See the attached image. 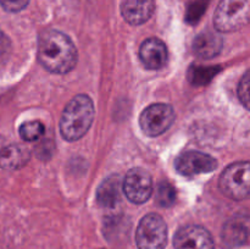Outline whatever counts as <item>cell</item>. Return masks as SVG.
<instances>
[{"label":"cell","mask_w":250,"mask_h":249,"mask_svg":"<svg viewBox=\"0 0 250 249\" xmlns=\"http://www.w3.org/2000/svg\"><path fill=\"white\" fill-rule=\"evenodd\" d=\"M77 49L68 36L56 29H48L39 36L38 60L51 73L65 75L77 63Z\"/></svg>","instance_id":"obj_1"},{"label":"cell","mask_w":250,"mask_h":249,"mask_svg":"<svg viewBox=\"0 0 250 249\" xmlns=\"http://www.w3.org/2000/svg\"><path fill=\"white\" fill-rule=\"evenodd\" d=\"M94 104L88 95H76L62 112L60 120V133L63 139L75 142L82 138L90 128L94 120Z\"/></svg>","instance_id":"obj_2"},{"label":"cell","mask_w":250,"mask_h":249,"mask_svg":"<svg viewBox=\"0 0 250 249\" xmlns=\"http://www.w3.org/2000/svg\"><path fill=\"white\" fill-rule=\"evenodd\" d=\"M219 188L224 195L233 200L250 198V163L238 161L227 166L219 180Z\"/></svg>","instance_id":"obj_3"},{"label":"cell","mask_w":250,"mask_h":249,"mask_svg":"<svg viewBox=\"0 0 250 249\" xmlns=\"http://www.w3.org/2000/svg\"><path fill=\"white\" fill-rule=\"evenodd\" d=\"M250 21V0H221L214 16L219 32H234Z\"/></svg>","instance_id":"obj_4"},{"label":"cell","mask_w":250,"mask_h":249,"mask_svg":"<svg viewBox=\"0 0 250 249\" xmlns=\"http://www.w3.org/2000/svg\"><path fill=\"white\" fill-rule=\"evenodd\" d=\"M167 242V226L160 215L151 212L139 222L136 231L138 249H165Z\"/></svg>","instance_id":"obj_5"},{"label":"cell","mask_w":250,"mask_h":249,"mask_svg":"<svg viewBox=\"0 0 250 249\" xmlns=\"http://www.w3.org/2000/svg\"><path fill=\"white\" fill-rule=\"evenodd\" d=\"M175 121V111L168 104H153L141 115L139 124L146 136L158 137L167 131Z\"/></svg>","instance_id":"obj_6"},{"label":"cell","mask_w":250,"mask_h":249,"mask_svg":"<svg viewBox=\"0 0 250 249\" xmlns=\"http://www.w3.org/2000/svg\"><path fill=\"white\" fill-rule=\"evenodd\" d=\"M154 190L150 173L141 167L131 168L124 180V193L134 204H143L151 197Z\"/></svg>","instance_id":"obj_7"},{"label":"cell","mask_w":250,"mask_h":249,"mask_svg":"<svg viewBox=\"0 0 250 249\" xmlns=\"http://www.w3.org/2000/svg\"><path fill=\"white\" fill-rule=\"evenodd\" d=\"M175 167L181 175H199L214 171L217 167V161L209 154L190 150L176 158Z\"/></svg>","instance_id":"obj_8"},{"label":"cell","mask_w":250,"mask_h":249,"mask_svg":"<svg viewBox=\"0 0 250 249\" xmlns=\"http://www.w3.org/2000/svg\"><path fill=\"white\" fill-rule=\"evenodd\" d=\"M173 246L175 249H215L210 232L198 225H188L178 229Z\"/></svg>","instance_id":"obj_9"},{"label":"cell","mask_w":250,"mask_h":249,"mask_svg":"<svg viewBox=\"0 0 250 249\" xmlns=\"http://www.w3.org/2000/svg\"><path fill=\"white\" fill-rule=\"evenodd\" d=\"M139 58L149 70H160L167 63V48L161 39L148 38L142 43Z\"/></svg>","instance_id":"obj_10"},{"label":"cell","mask_w":250,"mask_h":249,"mask_svg":"<svg viewBox=\"0 0 250 249\" xmlns=\"http://www.w3.org/2000/svg\"><path fill=\"white\" fill-rule=\"evenodd\" d=\"M154 0H122L121 14L125 21L132 26H138L148 21L154 14Z\"/></svg>","instance_id":"obj_11"},{"label":"cell","mask_w":250,"mask_h":249,"mask_svg":"<svg viewBox=\"0 0 250 249\" xmlns=\"http://www.w3.org/2000/svg\"><path fill=\"white\" fill-rule=\"evenodd\" d=\"M250 234V217L237 216L225 224L222 242L227 247H238L246 243Z\"/></svg>","instance_id":"obj_12"},{"label":"cell","mask_w":250,"mask_h":249,"mask_svg":"<svg viewBox=\"0 0 250 249\" xmlns=\"http://www.w3.org/2000/svg\"><path fill=\"white\" fill-rule=\"evenodd\" d=\"M224 46L222 38L214 32H203L193 41V51L200 59H212L219 55Z\"/></svg>","instance_id":"obj_13"},{"label":"cell","mask_w":250,"mask_h":249,"mask_svg":"<svg viewBox=\"0 0 250 249\" xmlns=\"http://www.w3.org/2000/svg\"><path fill=\"white\" fill-rule=\"evenodd\" d=\"M121 188H124V185L120 176H110L98 187L97 202L104 208H115L121 199Z\"/></svg>","instance_id":"obj_14"},{"label":"cell","mask_w":250,"mask_h":249,"mask_svg":"<svg viewBox=\"0 0 250 249\" xmlns=\"http://www.w3.org/2000/svg\"><path fill=\"white\" fill-rule=\"evenodd\" d=\"M31 153L26 146L10 144L0 151V167L4 170H17L28 163Z\"/></svg>","instance_id":"obj_15"},{"label":"cell","mask_w":250,"mask_h":249,"mask_svg":"<svg viewBox=\"0 0 250 249\" xmlns=\"http://www.w3.org/2000/svg\"><path fill=\"white\" fill-rule=\"evenodd\" d=\"M221 71L219 66H199L192 65L188 70V80L193 85H205Z\"/></svg>","instance_id":"obj_16"},{"label":"cell","mask_w":250,"mask_h":249,"mask_svg":"<svg viewBox=\"0 0 250 249\" xmlns=\"http://www.w3.org/2000/svg\"><path fill=\"white\" fill-rule=\"evenodd\" d=\"M20 136L26 142H36L41 138L45 132V127L41 121H27L20 126Z\"/></svg>","instance_id":"obj_17"},{"label":"cell","mask_w":250,"mask_h":249,"mask_svg":"<svg viewBox=\"0 0 250 249\" xmlns=\"http://www.w3.org/2000/svg\"><path fill=\"white\" fill-rule=\"evenodd\" d=\"M156 202L160 207L168 208L173 205L176 200V190L170 182H160L155 193Z\"/></svg>","instance_id":"obj_18"},{"label":"cell","mask_w":250,"mask_h":249,"mask_svg":"<svg viewBox=\"0 0 250 249\" xmlns=\"http://www.w3.org/2000/svg\"><path fill=\"white\" fill-rule=\"evenodd\" d=\"M208 4H209V0H199V1H195L194 4L190 5L188 7L187 15H186V20H187L188 23H197L207 10Z\"/></svg>","instance_id":"obj_19"},{"label":"cell","mask_w":250,"mask_h":249,"mask_svg":"<svg viewBox=\"0 0 250 249\" xmlns=\"http://www.w3.org/2000/svg\"><path fill=\"white\" fill-rule=\"evenodd\" d=\"M238 98L244 107L250 110V70L244 73L238 85Z\"/></svg>","instance_id":"obj_20"},{"label":"cell","mask_w":250,"mask_h":249,"mask_svg":"<svg viewBox=\"0 0 250 249\" xmlns=\"http://www.w3.org/2000/svg\"><path fill=\"white\" fill-rule=\"evenodd\" d=\"M11 53V42L10 38L0 29V66L4 65Z\"/></svg>","instance_id":"obj_21"},{"label":"cell","mask_w":250,"mask_h":249,"mask_svg":"<svg viewBox=\"0 0 250 249\" xmlns=\"http://www.w3.org/2000/svg\"><path fill=\"white\" fill-rule=\"evenodd\" d=\"M29 0H0V5L7 12H19L28 5Z\"/></svg>","instance_id":"obj_22"}]
</instances>
